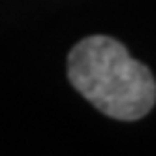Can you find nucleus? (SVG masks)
<instances>
[{
  "label": "nucleus",
  "instance_id": "1",
  "mask_svg": "<svg viewBox=\"0 0 156 156\" xmlns=\"http://www.w3.org/2000/svg\"><path fill=\"white\" fill-rule=\"evenodd\" d=\"M68 79L96 109L117 120H137L156 102V81L120 41L85 38L68 55Z\"/></svg>",
  "mask_w": 156,
  "mask_h": 156
}]
</instances>
